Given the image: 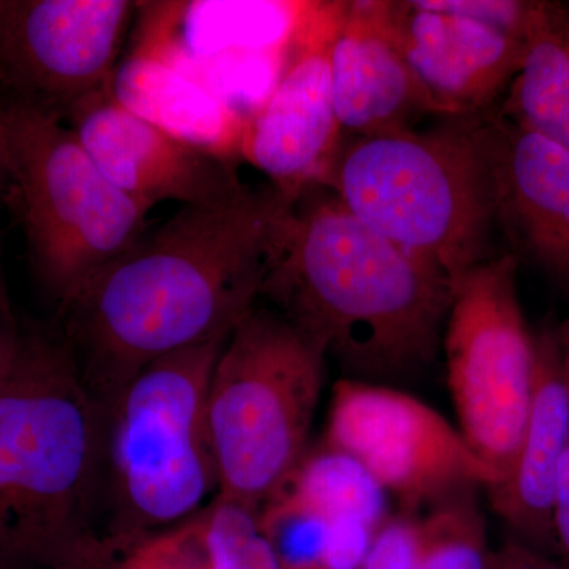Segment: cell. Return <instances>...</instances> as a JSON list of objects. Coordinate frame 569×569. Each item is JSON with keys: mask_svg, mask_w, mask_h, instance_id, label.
<instances>
[{"mask_svg": "<svg viewBox=\"0 0 569 569\" xmlns=\"http://www.w3.org/2000/svg\"><path fill=\"white\" fill-rule=\"evenodd\" d=\"M490 569H518L515 557H512L511 549L507 548L501 552L492 553V561H490Z\"/></svg>", "mask_w": 569, "mask_h": 569, "instance_id": "83f0119b", "label": "cell"}, {"mask_svg": "<svg viewBox=\"0 0 569 569\" xmlns=\"http://www.w3.org/2000/svg\"><path fill=\"white\" fill-rule=\"evenodd\" d=\"M561 347H563L565 355L569 359V321L567 328H565L563 342H561Z\"/></svg>", "mask_w": 569, "mask_h": 569, "instance_id": "f1b7e54d", "label": "cell"}, {"mask_svg": "<svg viewBox=\"0 0 569 569\" xmlns=\"http://www.w3.org/2000/svg\"><path fill=\"white\" fill-rule=\"evenodd\" d=\"M323 441L358 460L410 515L496 485L458 427L391 385L340 378Z\"/></svg>", "mask_w": 569, "mask_h": 569, "instance_id": "9c48e42d", "label": "cell"}, {"mask_svg": "<svg viewBox=\"0 0 569 569\" xmlns=\"http://www.w3.org/2000/svg\"><path fill=\"white\" fill-rule=\"evenodd\" d=\"M67 116L71 132L100 173L146 208L160 201L222 203L247 187L234 162L194 149L142 121L116 102L110 89L86 97Z\"/></svg>", "mask_w": 569, "mask_h": 569, "instance_id": "4fadbf2b", "label": "cell"}, {"mask_svg": "<svg viewBox=\"0 0 569 569\" xmlns=\"http://www.w3.org/2000/svg\"><path fill=\"white\" fill-rule=\"evenodd\" d=\"M0 162L41 279L62 305L144 233L151 209L108 182L50 111L21 99L0 108Z\"/></svg>", "mask_w": 569, "mask_h": 569, "instance_id": "52a82bcc", "label": "cell"}, {"mask_svg": "<svg viewBox=\"0 0 569 569\" xmlns=\"http://www.w3.org/2000/svg\"><path fill=\"white\" fill-rule=\"evenodd\" d=\"M325 351L282 313L253 307L213 366L208 429L219 493L258 509L309 449Z\"/></svg>", "mask_w": 569, "mask_h": 569, "instance_id": "8992f818", "label": "cell"}, {"mask_svg": "<svg viewBox=\"0 0 569 569\" xmlns=\"http://www.w3.org/2000/svg\"><path fill=\"white\" fill-rule=\"evenodd\" d=\"M103 407L67 347L20 343L0 385V569H92Z\"/></svg>", "mask_w": 569, "mask_h": 569, "instance_id": "3957f363", "label": "cell"}, {"mask_svg": "<svg viewBox=\"0 0 569 569\" xmlns=\"http://www.w3.org/2000/svg\"><path fill=\"white\" fill-rule=\"evenodd\" d=\"M425 541V516L391 515L373 535L361 569H415Z\"/></svg>", "mask_w": 569, "mask_h": 569, "instance_id": "cb8c5ba5", "label": "cell"}, {"mask_svg": "<svg viewBox=\"0 0 569 569\" xmlns=\"http://www.w3.org/2000/svg\"><path fill=\"white\" fill-rule=\"evenodd\" d=\"M20 340L7 329L0 328V385L9 376L11 366L20 351Z\"/></svg>", "mask_w": 569, "mask_h": 569, "instance_id": "484cf974", "label": "cell"}, {"mask_svg": "<svg viewBox=\"0 0 569 569\" xmlns=\"http://www.w3.org/2000/svg\"><path fill=\"white\" fill-rule=\"evenodd\" d=\"M400 48L432 114L471 118L493 110L522 62L523 40L433 0L392 2Z\"/></svg>", "mask_w": 569, "mask_h": 569, "instance_id": "9a60e30c", "label": "cell"}, {"mask_svg": "<svg viewBox=\"0 0 569 569\" xmlns=\"http://www.w3.org/2000/svg\"><path fill=\"white\" fill-rule=\"evenodd\" d=\"M509 121L569 149V9L538 0L522 62L498 110Z\"/></svg>", "mask_w": 569, "mask_h": 569, "instance_id": "ffe728a7", "label": "cell"}, {"mask_svg": "<svg viewBox=\"0 0 569 569\" xmlns=\"http://www.w3.org/2000/svg\"><path fill=\"white\" fill-rule=\"evenodd\" d=\"M332 97L343 137L415 129L432 114L395 24L391 0H350L331 51Z\"/></svg>", "mask_w": 569, "mask_h": 569, "instance_id": "2e32d148", "label": "cell"}, {"mask_svg": "<svg viewBox=\"0 0 569 569\" xmlns=\"http://www.w3.org/2000/svg\"><path fill=\"white\" fill-rule=\"evenodd\" d=\"M277 492L328 519H356L377 530L392 515L389 496L358 460L323 440L309 447Z\"/></svg>", "mask_w": 569, "mask_h": 569, "instance_id": "44dd1931", "label": "cell"}, {"mask_svg": "<svg viewBox=\"0 0 569 569\" xmlns=\"http://www.w3.org/2000/svg\"><path fill=\"white\" fill-rule=\"evenodd\" d=\"M299 2H138L132 54L168 63L247 118L250 62L280 61Z\"/></svg>", "mask_w": 569, "mask_h": 569, "instance_id": "7c38bea8", "label": "cell"}, {"mask_svg": "<svg viewBox=\"0 0 569 569\" xmlns=\"http://www.w3.org/2000/svg\"><path fill=\"white\" fill-rule=\"evenodd\" d=\"M537 380L518 455L508 477L489 488L498 516L531 541L552 539L553 492L569 447V366L556 336L537 337Z\"/></svg>", "mask_w": 569, "mask_h": 569, "instance_id": "e0dca14e", "label": "cell"}, {"mask_svg": "<svg viewBox=\"0 0 569 569\" xmlns=\"http://www.w3.org/2000/svg\"><path fill=\"white\" fill-rule=\"evenodd\" d=\"M518 269L507 250L468 269L452 287L441 337L459 432L493 486L518 455L537 380V337L520 306Z\"/></svg>", "mask_w": 569, "mask_h": 569, "instance_id": "ba28073f", "label": "cell"}, {"mask_svg": "<svg viewBox=\"0 0 569 569\" xmlns=\"http://www.w3.org/2000/svg\"><path fill=\"white\" fill-rule=\"evenodd\" d=\"M550 526H552V539H556L561 552L569 561V447L561 458L559 473H557Z\"/></svg>", "mask_w": 569, "mask_h": 569, "instance_id": "d4e9b609", "label": "cell"}, {"mask_svg": "<svg viewBox=\"0 0 569 569\" xmlns=\"http://www.w3.org/2000/svg\"><path fill=\"white\" fill-rule=\"evenodd\" d=\"M509 549H511L518 569H569V565L568 567H560V565L550 563V561L539 559L530 550L520 548V546H509Z\"/></svg>", "mask_w": 569, "mask_h": 569, "instance_id": "4316f807", "label": "cell"}, {"mask_svg": "<svg viewBox=\"0 0 569 569\" xmlns=\"http://www.w3.org/2000/svg\"><path fill=\"white\" fill-rule=\"evenodd\" d=\"M452 287L438 266L316 187L291 203L261 298L335 358L346 378L392 387L436 361Z\"/></svg>", "mask_w": 569, "mask_h": 569, "instance_id": "7a4b0ae2", "label": "cell"}, {"mask_svg": "<svg viewBox=\"0 0 569 569\" xmlns=\"http://www.w3.org/2000/svg\"><path fill=\"white\" fill-rule=\"evenodd\" d=\"M361 222L438 266L452 284L489 260L497 233L475 119L343 137L326 186Z\"/></svg>", "mask_w": 569, "mask_h": 569, "instance_id": "277c9868", "label": "cell"}, {"mask_svg": "<svg viewBox=\"0 0 569 569\" xmlns=\"http://www.w3.org/2000/svg\"><path fill=\"white\" fill-rule=\"evenodd\" d=\"M7 7H9V2L0 0V21H2L3 14H6Z\"/></svg>", "mask_w": 569, "mask_h": 569, "instance_id": "f546056e", "label": "cell"}, {"mask_svg": "<svg viewBox=\"0 0 569 569\" xmlns=\"http://www.w3.org/2000/svg\"><path fill=\"white\" fill-rule=\"evenodd\" d=\"M473 119L507 252L569 284V149L498 110Z\"/></svg>", "mask_w": 569, "mask_h": 569, "instance_id": "5bb4252c", "label": "cell"}, {"mask_svg": "<svg viewBox=\"0 0 569 569\" xmlns=\"http://www.w3.org/2000/svg\"><path fill=\"white\" fill-rule=\"evenodd\" d=\"M258 522L277 569H325L331 519L276 492L258 508Z\"/></svg>", "mask_w": 569, "mask_h": 569, "instance_id": "603a6c76", "label": "cell"}, {"mask_svg": "<svg viewBox=\"0 0 569 569\" xmlns=\"http://www.w3.org/2000/svg\"><path fill=\"white\" fill-rule=\"evenodd\" d=\"M112 99L163 133L234 162L244 118L181 70L130 52L111 78Z\"/></svg>", "mask_w": 569, "mask_h": 569, "instance_id": "d6986e66", "label": "cell"}, {"mask_svg": "<svg viewBox=\"0 0 569 569\" xmlns=\"http://www.w3.org/2000/svg\"><path fill=\"white\" fill-rule=\"evenodd\" d=\"M133 11L127 0H9L0 73L21 100L61 118L110 89Z\"/></svg>", "mask_w": 569, "mask_h": 569, "instance_id": "8fae6325", "label": "cell"}, {"mask_svg": "<svg viewBox=\"0 0 569 569\" xmlns=\"http://www.w3.org/2000/svg\"><path fill=\"white\" fill-rule=\"evenodd\" d=\"M97 569H277V563L258 509L216 496L167 529L104 542Z\"/></svg>", "mask_w": 569, "mask_h": 569, "instance_id": "ac0fdd59", "label": "cell"}, {"mask_svg": "<svg viewBox=\"0 0 569 569\" xmlns=\"http://www.w3.org/2000/svg\"><path fill=\"white\" fill-rule=\"evenodd\" d=\"M346 0H305L271 92L244 119L239 159L296 200L325 187L343 141L332 97L331 51Z\"/></svg>", "mask_w": 569, "mask_h": 569, "instance_id": "30bf717a", "label": "cell"}, {"mask_svg": "<svg viewBox=\"0 0 569 569\" xmlns=\"http://www.w3.org/2000/svg\"><path fill=\"white\" fill-rule=\"evenodd\" d=\"M291 203L247 186L222 203L183 206L63 305L67 350L100 406L157 359L230 337L261 298Z\"/></svg>", "mask_w": 569, "mask_h": 569, "instance_id": "6da1fadb", "label": "cell"}, {"mask_svg": "<svg viewBox=\"0 0 569 569\" xmlns=\"http://www.w3.org/2000/svg\"><path fill=\"white\" fill-rule=\"evenodd\" d=\"M477 492L427 511L425 548L415 569H490L492 552Z\"/></svg>", "mask_w": 569, "mask_h": 569, "instance_id": "7402d4cb", "label": "cell"}, {"mask_svg": "<svg viewBox=\"0 0 569 569\" xmlns=\"http://www.w3.org/2000/svg\"><path fill=\"white\" fill-rule=\"evenodd\" d=\"M224 342L157 359L103 407L100 522L107 541L167 529L219 493L208 391Z\"/></svg>", "mask_w": 569, "mask_h": 569, "instance_id": "5b68a950", "label": "cell"}]
</instances>
